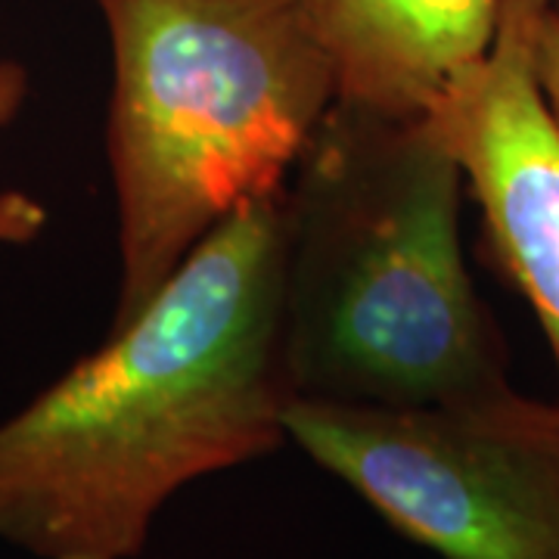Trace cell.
Returning a JSON list of instances; mask_svg holds the SVG:
<instances>
[{"label":"cell","mask_w":559,"mask_h":559,"mask_svg":"<svg viewBox=\"0 0 559 559\" xmlns=\"http://www.w3.org/2000/svg\"><path fill=\"white\" fill-rule=\"evenodd\" d=\"M280 190L218 224L100 348L0 419V540L138 559L180 488L286 444Z\"/></svg>","instance_id":"obj_1"},{"label":"cell","mask_w":559,"mask_h":559,"mask_svg":"<svg viewBox=\"0 0 559 559\" xmlns=\"http://www.w3.org/2000/svg\"><path fill=\"white\" fill-rule=\"evenodd\" d=\"M463 193L426 119L330 106L280 187V336L296 399L423 407L510 385L463 255Z\"/></svg>","instance_id":"obj_2"},{"label":"cell","mask_w":559,"mask_h":559,"mask_svg":"<svg viewBox=\"0 0 559 559\" xmlns=\"http://www.w3.org/2000/svg\"><path fill=\"white\" fill-rule=\"evenodd\" d=\"M121 326L249 202L277 193L336 103L311 0H94Z\"/></svg>","instance_id":"obj_3"},{"label":"cell","mask_w":559,"mask_h":559,"mask_svg":"<svg viewBox=\"0 0 559 559\" xmlns=\"http://www.w3.org/2000/svg\"><path fill=\"white\" fill-rule=\"evenodd\" d=\"M286 439L444 559H559V401L513 385L377 407L293 399Z\"/></svg>","instance_id":"obj_4"},{"label":"cell","mask_w":559,"mask_h":559,"mask_svg":"<svg viewBox=\"0 0 559 559\" xmlns=\"http://www.w3.org/2000/svg\"><path fill=\"white\" fill-rule=\"evenodd\" d=\"M554 0H503L491 50L423 116L454 156L507 280L535 311L559 377V124L535 75Z\"/></svg>","instance_id":"obj_5"},{"label":"cell","mask_w":559,"mask_h":559,"mask_svg":"<svg viewBox=\"0 0 559 559\" xmlns=\"http://www.w3.org/2000/svg\"><path fill=\"white\" fill-rule=\"evenodd\" d=\"M336 100L423 119L498 38L503 0H311Z\"/></svg>","instance_id":"obj_6"},{"label":"cell","mask_w":559,"mask_h":559,"mask_svg":"<svg viewBox=\"0 0 559 559\" xmlns=\"http://www.w3.org/2000/svg\"><path fill=\"white\" fill-rule=\"evenodd\" d=\"M32 94V75L20 60L0 53V134L20 121ZM50 227V209L35 193L0 190V246H32Z\"/></svg>","instance_id":"obj_7"},{"label":"cell","mask_w":559,"mask_h":559,"mask_svg":"<svg viewBox=\"0 0 559 559\" xmlns=\"http://www.w3.org/2000/svg\"><path fill=\"white\" fill-rule=\"evenodd\" d=\"M535 75H538L540 94L559 124V13L554 7L540 20L538 40H535Z\"/></svg>","instance_id":"obj_8"},{"label":"cell","mask_w":559,"mask_h":559,"mask_svg":"<svg viewBox=\"0 0 559 559\" xmlns=\"http://www.w3.org/2000/svg\"><path fill=\"white\" fill-rule=\"evenodd\" d=\"M554 10H557V13H559V0H554Z\"/></svg>","instance_id":"obj_9"}]
</instances>
